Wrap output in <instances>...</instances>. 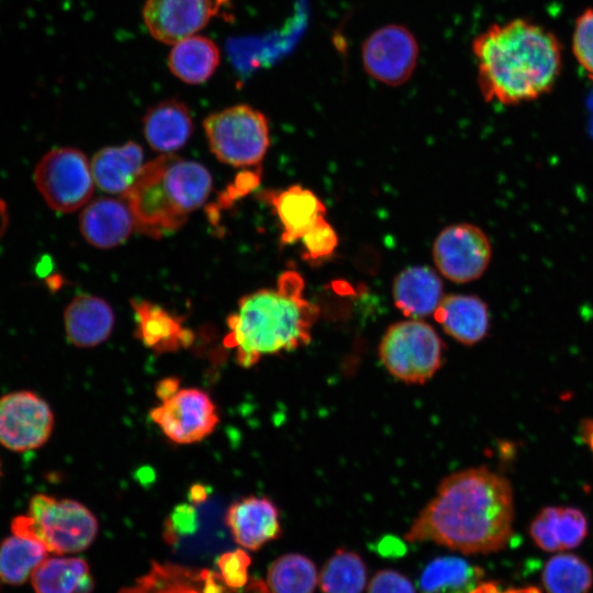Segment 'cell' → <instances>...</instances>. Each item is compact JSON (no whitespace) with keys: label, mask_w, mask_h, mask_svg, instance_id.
Here are the masks:
<instances>
[{"label":"cell","mask_w":593,"mask_h":593,"mask_svg":"<svg viewBox=\"0 0 593 593\" xmlns=\"http://www.w3.org/2000/svg\"><path fill=\"white\" fill-rule=\"evenodd\" d=\"M94 514L82 503L37 493L27 513L11 522V534L41 541L48 552L65 556L86 550L98 535Z\"/></svg>","instance_id":"5b68a950"},{"label":"cell","mask_w":593,"mask_h":593,"mask_svg":"<svg viewBox=\"0 0 593 593\" xmlns=\"http://www.w3.org/2000/svg\"><path fill=\"white\" fill-rule=\"evenodd\" d=\"M320 316L304 295V280L293 270L282 272L275 288L248 293L227 317L224 346L235 349L237 363L255 366L262 357L307 345Z\"/></svg>","instance_id":"3957f363"},{"label":"cell","mask_w":593,"mask_h":593,"mask_svg":"<svg viewBox=\"0 0 593 593\" xmlns=\"http://www.w3.org/2000/svg\"><path fill=\"white\" fill-rule=\"evenodd\" d=\"M497 593H526V590L508 589L504 592L499 591Z\"/></svg>","instance_id":"7bdbcfd3"},{"label":"cell","mask_w":593,"mask_h":593,"mask_svg":"<svg viewBox=\"0 0 593 593\" xmlns=\"http://www.w3.org/2000/svg\"><path fill=\"white\" fill-rule=\"evenodd\" d=\"M541 581L547 593H589L593 572L581 557L558 553L547 560Z\"/></svg>","instance_id":"f546056e"},{"label":"cell","mask_w":593,"mask_h":593,"mask_svg":"<svg viewBox=\"0 0 593 593\" xmlns=\"http://www.w3.org/2000/svg\"><path fill=\"white\" fill-rule=\"evenodd\" d=\"M282 226L283 245L300 242L322 217L326 208L311 190L294 184L286 190L265 193Z\"/></svg>","instance_id":"d6986e66"},{"label":"cell","mask_w":593,"mask_h":593,"mask_svg":"<svg viewBox=\"0 0 593 593\" xmlns=\"http://www.w3.org/2000/svg\"><path fill=\"white\" fill-rule=\"evenodd\" d=\"M260 180L259 170L245 171L236 178L234 184L227 189L225 194L221 197L220 202L222 205H226L228 202L243 197L247 192L256 188Z\"/></svg>","instance_id":"8d00e7d4"},{"label":"cell","mask_w":593,"mask_h":593,"mask_svg":"<svg viewBox=\"0 0 593 593\" xmlns=\"http://www.w3.org/2000/svg\"><path fill=\"white\" fill-rule=\"evenodd\" d=\"M33 179L47 205L60 213L86 205L94 186L86 155L69 147L46 153L37 163Z\"/></svg>","instance_id":"ba28073f"},{"label":"cell","mask_w":593,"mask_h":593,"mask_svg":"<svg viewBox=\"0 0 593 593\" xmlns=\"http://www.w3.org/2000/svg\"><path fill=\"white\" fill-rule=\"evenodd\" d=\"M211 152L234 167L256 166L269 147L267 118L247 104H237L210 114L203 121Z\"/></svg>","instance_id":"52a82bcc"},{"label":"cell","mask_w":593,"mask_h":593,"mask_svg":"<svg viewBox=\"0 0 593 593\" xmlns=\"http://www.w3.org/2000/svg\"><path fill=\"white\" fill-rule=\"evenodd\" d=\"M64 326L68 342L74 346L96 347L111 335L114 326V313L103 299L80 294L66 306Z\"/></svg>","instance_id":"ac0fdd59"},{"label":"cell","mask_w":593,"mask_h":593,"mask_svg":"<svg viewBox=\"0 0 593 593\" xmlns=\"http://www.w3.org/2000/svg\"><path fill=\"white\" fill-rule=\"evenodd\" d=\"M143 130L154 150L171 154L188 142L193 122L186 103L167 99L147 110L143 118Z\"/></svg>","instance_id":"603a6c76"},{"label":"cell","mask_w":593,"mask_h":593,"mask_svg":"<svg viewBox=\"0 0 593 593\" xmlns=\"http://www.w3.org/2000/svg\"><path fill=\"white\" fill-rule=\"evenodd\" d=\"M573 54L593 81V9L585 10L575 22Z\"/></svg>","instance_id":"d6a6232c"},{"label":"cell","mask_w":593,"mask_h":593,"mask_svg":"<svg viewBox=\"0 0 593 593\" xmlns=\"http://www.w3.org/2000/svg\"><path fill=\"white\" fill-rule=\"evenodd\" d=\"M529 534L544 551L569 550L579 547L585 539L588 521L579 508L547 506L532 521Z\"/></svg>","instance_id":"44dd1931"},{"label":"cell","mask_w":593,"mask_h":593,"mask_svg":"<svg viewBox=\"0 0 593 593\" xmlns=\"http://www.w3.org/2000/svg\"><path fill=\"white\" fill-rule=\"evenodd\" d=\"M35 593H91L89 566L79 557H47L31 577Z\"/></svg>","instance_id":"484cf974"},{"label":"cell","mask_w":593,"mask_h":593,"mask_svg":"<svg viewBox=\"0 0 593 593\" xmlns=\"http://www.w3.org/2000/svg\"><path fill=\"white\" fill-rule=\"evenodd\" d=\"M580 433L583 441L593 452V418H586L581 423Z\"/></svg>","instance_id":"ab89813d"},{"label":"cell","mask_w":593,"mask_h":593,"mask_svg":"<svg viewBox=\"0 0 593 593\" xmlns=\"http://www.w3.org/2000/svg\"><path fill=\"white\" fill-rule=\"evenodd\" d=\"M180 389V380L176 377H168L161 379L155 389L157 398L165 401L172 396Z\"/></svg>","instance_id":"f35d334b"},{"label":"cell","mask_w":593,"mask_h":593,"mask_svg":"<svg viewBox=\"0 0 593 593\" xmlns=\"http://www.w3.org/2000/svg\"><path fill=\"white\" fill-rule=\"evenodd\" d=\"M367 569L361 557L350 550L337 549L320 574L322 593H362Z\"/></svg>","instance_id":"4dcf8cb0"},{"label":"cell","mask_w":593,"mask_h":593,"mask_svg":"<svg viewBox=\"0 0 593 593\" xmlns=\"http://www.w3.org/2000/svg\"><path fill=\"white\" fill-rule=\"evenodd\" d=\"M136 329L135 336L155 353H175L193 342V333L183 326L180 316L146 300L131 302Z\"/></svg>","instance_id":"2e32d148"},{"label":"cell","mask_w":593,"mask_h":593,"mask_svg":"<svg viewBox=\"0 0 593 593\" xmlns=\"http://www.w3.org/2000/svg\"><path fill=\"white\" fill-rule=\"evenodd\" d=\"M417 58L418 45L414 35L396 24L376 30L361 47L367 74L388 86L406 82L415 70Z\"/></svg>","instance_id":"4fadbf2b"},{"label":"cell","mask_w":593,"mask_h":593,"mask_svg":"<svg viewBox=\"0 0 593 593\" xmlns=\"http://www.w3.org/2000/svg\"><path fill=\"white\" fill-rule=\"evenodd\" d=\"M376 549L379 555L385 558H398L403 556L406 551L405 546L400 539L392 536L380 539Z\"/></svg>","instance_id":"74e56055"},{"label":"cell","mask_w":593,"mask_h":593,"mask_svg":"<svg viewBox=\"0 0 593 593\" xmlns=\"http://www.w3.org/2000/svg\"><path fill=\"white\" fill-rule=\"evenodd\" d=\"M211 188L212 178L203 165L163 154L143 166L122 199L136 230L159 238L179 230L205 202Z\"/></svg>","instance_id":"277c9868"},{"label":"cell","mask_w":593,"mask_h":593,"mask_svg":"<svg viewBox=\"0 0 593 593\" xmlns=\"http://www.w3.org/2000/svg\"><path fill=\"white\" fill-rule=\"evenodd\" d=\"M208 496L206 488L201 484H194L189 492V499L192 503L203 502Z\"/></svg>","instance_id":"60d3db41"},{"label":"cell","mask_w":593,"mask_h":593,"mask_svg":"<svg viewBox=\"0 0 593 593\" xmlns=\"http://www.w3.org/2000/svg\"><path fill=\"white\" fill-rule=\"evenodd\" d=\"M167 60L169 70L178 79L200 85L215 72L221 53L211 38L194 34L175 43Z\"/></svg>","instance_id":"d4e9b609"},{"label":"cell","mask_w":593,"mask_h":593,"mask_svg":"<svg viewBox=\"0 0 593 593\" xmlns=\"http://www.w3.org/2000/svg\"><path fill=\"white\" fill-rule=\"evenodd\" d=\"M378 354L393 378L410 384H424L443 365L444 344L429 324L410 318L387 328Z\"/></svg>","instance_id":"8992f818"},{"label":"cell","mask_w":593,"mask_h":593,"mask_svg":"<svg viewBox=\"0 0 593 593\" xmlns=\"http://www.w3.org/2000/svg\"><path fill=\"white\" fill-rule=\"evenodd\" d=\"M197 528V512L189 504L177 506L164 523L163 537L169 545H175L179 536L190 534Z\"/></svg>","instance_id":"e575fe53"},{"label":"cell","mask_w":593,"mask_h":593,"mask_svg":"<svg viewBox=\"0 0 593 593\" xmlns=\"http://www.w3.org/2000/svg\"><path fill=\"white\" fill-rule=\"evenodd\" d=\"M486 102L518 104L548 93L562 67L561 45L545 27L517 19L493 24L472 42Z\"/></svg>","instance_id":"7a4b0ae2"},{"label":"cell","mask_w":593,"mask_h":593,"mask_svg":"<svg viewBox=\"0 0 593 593\" xmlns=\"http://www.w3.org/2000/svg\"><path fill=\"white\" fill-rule=\"evenodd\" d=\"M392 296L405 316L421 320L434 314L443 300V282L427 266L407 267L394 278Z\"/></svg>","instance_id":"7402d4cb"},{"label":"cell","mask_w":593,"mask_h":593,"mask_svg":"<svg viewBox=\"0 0 593 593\" xmlns=\"http://www.w3.org/2000/svg\"><path fill=\"white\" fill-rule=\"evenodd\" d=\"M48 550L38 540L11 534L0 541V584L21 585L47 558Z\"/></svg>","instance_id":"83f0119b"},{"label":"cell","mask_w":593,"mask_h":593,"mask_svg":"<svg viewBox=\"0 0 593 593\" xmlns=\"http://www.w3.org/2000/svg\"><path fill=\"white\" fill-rule=\"evenodd\" d=\"M1 473H2V472H1V462H0V478H1Z\"/></svg>","instance_id":"ee69618b"},{"label":"cell","mask_w":593,"mask_h":593,"mask_svg":"<svg viewBox=\"0 0 593 593\" xmlns=\"http://www.w3.org/2000/svg\"><path fill=\"white\" fill-rule=\"evenodd\" d=\"M514 497L508 480L473 467L445 477L414 519L405 540L433 541L462 553H491L513 534Z\"/></svg>","instance_id":"6da1fadb"},{"label":"cell","mask_w":593,"mask_h":593,"mask_svg":"<svg viewBox=\"0 0 593 593\" xmlns=\"http://www.w3.org/2000/svg\"><path fill=\"white\" fill-rule=\"evenodd\" d=\"M225 525L238 546L253 551L281 535L279 510L266 496L249 495L232 503Z\"/></svg>","instance_id":"9a60e30c"},{"label":"cell","mask_w":593,"mask_h":593,"mask_svg":"<svg viewBox=\"0 0 593 593\" xmlns=\"http://www.w3.org/2000/svg\"><path fill=\"white\" fill-rule=\"evenodd\" d=\"M143 148L134 142L103 148L91 161L93 181L104 192L123 195L143 168Z\"/></svg>","instance_id":"cb8c5ba5"},{"label":"cell","mask_w":593,"mask_h":593,"mask_svg":"<svg viewBox=\"0 0 593 593\" xmlns=\"http://www.w3.org/2000/svg\"><path fill=\"white\" fill-rule=\"evenodd\" d=\"M116 593H270L257 578L231 586L217 570L153 561L148 570Z\"/></svg>","instance_id":"9c48e42d"},{"label":"cell","mask_w":593,"mask_h":593,"mask_svg":"<svg viewBox=\"0 0 593 593\" xmlns=\"http://www.w3.org/2000/svg\"><path fill=\"white\" fill-rule=\"evenodd\" d=\"M219 11L217 0H145L142 14L155 40L175 44L202 30Z\"/></svg>","instance_id":"5bb4252c"},{"label":"cell","mask_w":593,"mask_h":593,"mask_svg":"<svg viewBox=\"0 0 593 593\" xmlns=\"http://www.w3.org/2000/svg\"><path fill=\"white\" fill-rule=\"evenodd\" d=\"M300 242L303 245V258L318 261L334 253L338 245V236L325 217H322Z\"/></svg>","instance_id":"1f68e13d"},{"label":"cell","mask_w":593,"mask_h":593,"mask_svg":"<svg viewBox=\"0 0 593 593\" xmlns=\"http://www.w3.org/2000/svg\"><path fill=\"white\" fill-rule=\"evenodd\" d=\"M433 315L446 334L467 346L481 342L490 326L486 303L471 294L444 295Z\"/></svg>","instance_id":"ffe728a7"},{"label":"cell","mask_w":593,"mask_h":593,"mask_svg":"<svg viewBox=\"0 0 593 593\" xmlns=\"http://www.w3.org/2000/svg\"><path fill=\"white\" fill-rule=\"evenodd\" d=\"M367 593H415L412 582L394 570L377 572L368 585Z\"/></svg>","instance_id":"d590c367"},{"label":"cell","mask_w":593,"mask_h":593,"mask_svg":"<svg viewBox=\"0 0 593 593\" xmlns=\"http://www.w3.org/2000/svg\"><path fill=\"white\" fill-rule=\"evenodd\" d=\"M492 257L491 243L485 233L469 223L445 227L433 246L434 262L439 272L456 283L479 279Z\"/></svg>","instance_id":"8fae6325"},{"label":"cell","mask_w":593,"mask_h":593,"mask_svg":"<svg viewBox=\"0 0 593 593\" xmlns=\"http://www.w3.org/2000/svg\"><path fill=\"white\" fill-rule=\"evenodd\" d=\"M251 562L250 556L244 549H236L222 553L217 559V571L231 586L239 588L245 585L250 577L248 567Z\"/></svg>","instance_id":"836d02e7"},{"label":"cell","mask_w":593,"mask_h":593,"mask_svg":"<svg viewBox=\"0 0 593 593\" xmlns=\"http://www.w3.org/2000/svg\"><path fill=\"white\" fill-rule=\"evenodd\" d=\"M316 584L315 564L303 555H282L267 571L266 585L270 593H313Z\"/></svg>","instance_id":"f1b7e54d"},{"label":"cell","mask_w":593,"mask_h":593,"mask_svg":"<svg viewBox=\"0 0 593 593\" xmlns=\"http://www.w3.org/2000/svg\"><path fill=\"white\" fill-rule=\"evenodd\" d=\"M499 591L496 582H484L478 584L470 593H497Z\"/></svg>","instance_id":"b9f144b4"},{"label":"cell","mask_w":593,"mask_h":593,"mask_svg":"<svg viewBox=\"0 0 593 593\" xmlns=\"http://www.w3.org/2000/svg\"><path fill=\"white\" fill-rule=\"evenodd\" d=\"M134 226L132 213L124 201L98 198L86 204L79 216L83 238L98 248H112L124 243Z\"/></svg>","instance_id":"e0dca14e"},{"label":"cell","mask_w":593,"mask_h":593,"mask_svg":"<svg viewBox=\"0 0 593 593\" xmlns=\"http://www.w3.org/2000/svg\"><path fill=\"white\" fill-rule=\"evenodd\" d=\"M483 578V570L458 557H439L421 574V593H470Z\"/></svg>","instance_id":"4316f807"},{"label":"cell","mask_w":593,"mask_h":593,"mask_svg":"<svg viewBox=\"0 0 593 593\" xmlns=\"http://www.w3.org/2000/svg\"><path fill=\"white\" fill-rule=\"evenodd\" d=\"M149 416L168 439L181 445L203 440L220 422L210 395L197 388L179 389L150 410Z\"/></svg>","instance_id":"7c38bea8"},{"label":"cell","mask_w":593,"mask_h":593,"mask_svg":"<svg viewBox=\"0 0 593 593\" xmlns=\"http://www.w3.org/2000/svg\"><path fill=\"white\" fill-rule=\"evenodd\" d=\"M51 405L31 390H18L0 398V445L25 452L45 445L54 429Z\"/></svg>","instance_id":"30bf717a"}]
</instances>
